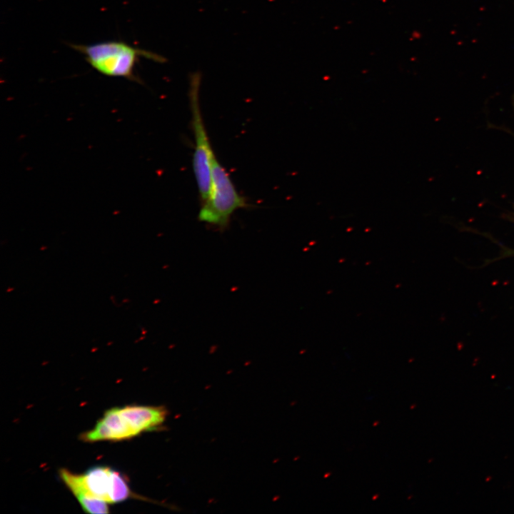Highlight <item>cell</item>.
I'll use <instances>...</instances> for the list:
<instances>
[{
    "label": "cell",
    "mask_w": 514,
    "mask_h": 514,
    "mask_svg": "<svg viewBox=\"0 0 514 514\" xmlns=\"http://www.w3.org/2000/svg\"><path fill=\"white\" fill-rule=\"evenodd\" d=\"M86 61L99 73L115 77L138 81L134 74L135 65L143 56L156 62L166 61L165 58L149 51L134 47L124 41H110L90 45L72 44Z\"/></svg>",
    "instance_id": "obj_1"
},
{
    "label": "cell",
    "mask_w": 514,
    "mask_h": 514,
    "mask_svg": "<svg viewBox=\"0 0 514 514\" xmlns=\"http://www.w3.org/2000/svg\"><path fill=\"white\" fill-rule=\"evenodd\" d=\"M247 206L246 200L238 193L227 171L215 157L209 196L201 203L198 220L223 231L228 226L234 211Z\"/></svg>",
    "instance_id": "obj_2"
},
{
    "label": "cell",
    "mask_w": 514,
    "mask_h": 514,
    "mask_svg": "<svg viewBox=\"0 0 514 514\" xmlns=\"http://www.w3.org/2000/svg\"><path fill=\"white\" fill-rule=\"evenodd\" d=\"M201 77V75L198 72L191 75L188 96L192 116L191 123L195 136L193 168L202 203L207 200L209 196L211 166L216 156L209 141L200 107Z\"/></svg>",
    "instance_id": "obj_3"
},
{
    "label": "cell",
    "mask_w": 514,
    "mask_h": 514,
    "mask_svg": "<svg viewBox=\"0 0 514 514\" xmlns=\"http://www.w3.org/2000/svg\"><path fill=\"white\" fill-rule=\"evenodd\" d=\"M138 433L120 413L119 408L107 410L94 429L84 433L86 441L121 440L133 438Z\"/></svg>",
    "instance_id": "obj_4"
},
{
    "label": "cell",
    "mask_w": 514,
    "mask_h": 514,
    "mask_svg": "<svg viewBox=\"0 0 514 514\" xmlns=\"http://www.w3.org/2000/svg\"><path fill=\"white\" fill-rule=\"evenodd\" d=\"M118 408L138 434L159 428L168 415V411L163 406L126 405Z\"/></svg>",
    "instance_id": "obj_5"
},
{
    "label": "cell",
    "mask_w": 514,
    "mask_h": 514,
    "mask_svg": "<svg viewBox=\"0 0 514 514\" xmlns=\"http://www.w3.org/2000/svg\"><path fill=\"white\" fill-rule=\"evenodd\" d=\"M60 476L79 500L82 508L89 513H107V503L92 495L84 485L81 475L75 474L66 469L60 470Z\"/></svg>",
    "instance_id": "obj_6"
},
{
    "label": "cell",
    "mask_w": 514,
    "mask_h": 514,
    "mask_svg": "<svg viewBox=\"0 0 514 514\" xmlns=\"http://www.w3.org/2000/svg\"><path fill=\"white\" fill-rule=\"evenodd\" d=\"M111 468L96 466L81 475L84 486L94 497L111 503Z\"/></svg>",
    "instance_id": "obj_7"
},
{
    "label": "cell",
    "mask_w": 514,
    "mask_h": 514,
    "mask_svg": "<svg viewBox=\"0 0 514 514\" xmlns=\"http://www.w3.org/2000/svg\"><path fill=\"white\" fill-rule=\"evenodd\" d=\"M111 503L124 501L131 495L124 476L114 469L111 470Z\"/></svg>",
    "instance_id": "obj_8"
}]
</instances>
